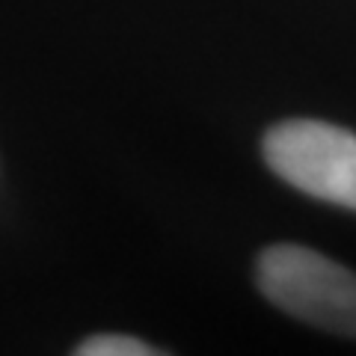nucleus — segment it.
<instances>
[{
    "label": "nucleus",
    "instance_id": "obj_1",
    "mask_svg": "<svg viewBox=\"0 0 356 356\" xmlns=\"http://www.w3.org/2000/svg\"><path fill=\"white\" fill-rule=\"evenodd\" d=\"M255 282L276 309L336 336L356 339V273L297 243L267 247Z\"/></svg>",
    "mask_w": 356,
    "mask_h": 356
},
{
    "label": "nucleus",
    "instance_id": "obj_3",
    "mask_svg": "<svg viewBox=\"0 0 356 356\" xmlns=\"http://www.w3.org/2000/svg\"><path fill=\"white\" fill-rule=\"evenodd\" d=\"M77 356H154L158 348H149L146 341L131 336H92L74 348Z\"/></svg>",
    "mask_w": 356,
    "mask_h": 356
},
{
    "label": "nucleus",
    "instance_id": "obj_2",
    "mask_svg": "<svg viewBox=\"0 0 356 356\" xmlns=\"http://www.w3.org/2000/svg\"><path fill=\"white\" fill-rule=\"evenodd\" d=\"M267 166L297 191L356 211V134L330 122L291 119L264 134Z\"/></svg>",
    "mask_w": 356,
    "mask_h": 356
}]
</instances>
